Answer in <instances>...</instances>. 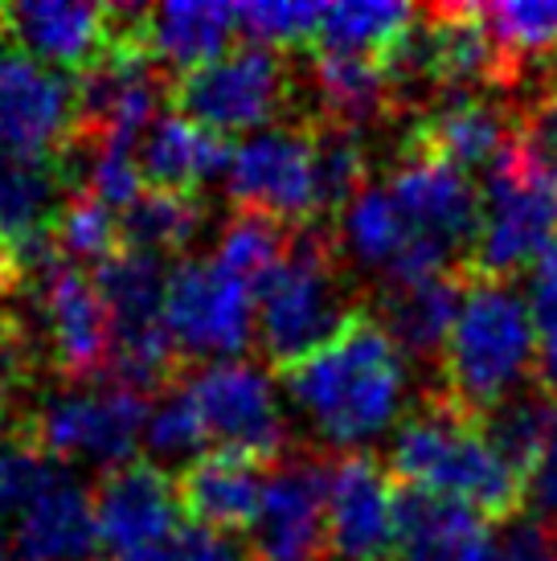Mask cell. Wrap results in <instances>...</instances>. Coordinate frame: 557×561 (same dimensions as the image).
<instances>
[{
	"instance_id": "1",
	"label": "cell",
	"mask_w": 557,
	"mask_h": 561,
	"mask_svg": "<svg viewBox=\"0 0 557 561\" xmlns=\"http://www.w3.org/2000/svg\"><path fill=\"white\" fill-rule=\"evenodd\" d=\"M283 386L311 435L341 455L365 451L410 414V360L370 308L356 312L337 341L287 369Z\"/></svg>"
},
{
	"instance_id": "2",
	"label": "cell",
	"mask_w": 557,
	"mask_h": 561,
	"mask_svg": "<svg viewBox=\"0 0 557 561\" xmlns=\"http://www.w3.org/2000/svg\"><path fill=\"white\" fill-rule=\"evenodd\" d=\"M389 471L402 488L467 504L500 525L521 516L525 504V476L496 451L480 419L451 405L443 393L414 405L394 431Z\"/></svg>"
},
{
	"instance_id": "3",
	"label": "cell",
	"mask_w": 557,
	"mask_h": 561,
	"mask_svg": "<svg viewBox=\"0 0 557 561\" xmlns=\"http://www.w3.org/2000/svg\"><path fill=\"white\" fill-rule=\"evenodd\" d=\"M443 398L471 419L492 414L496 405L521 393L537 374V336L528 299L509 279L467 275V291L439 357Z\"/></svg>"
},
{
	"instance_id": "4",
	"label": "cell",
	"mask_w": 557,
	"mask_h": 561,
	"mask_svg": "<svg viewBox=\"0 0 557 561\" xmlns=\"http://www.w3.org/2000/svg\"><path fill=\"white\" fill-rule=\"evenodd\" d=\"M259 304V344L275 369H295L299 360L320 353L328 341L341 336V328L361 308L349 304L337 242L320 234V226H304L292 234L287 259L254 287Z\"/></svg>"
},
{
	"instance_id": "5",
	"label": "cell",
	"mask_w": 557,
	"mask_h": 561,
	"mask_svg": "<svg viewBox=\"0 0 557 561\" xmlns=\"http://www.w3.org/2000/svg\"><path fill=\"white\" fill-rule=\"evenodd\" d=\"M484 221L464 275L476 279H512L516 271L557 247V181L542 172L521 140L484 176Z\"/></svg>"
},
{
	"instance_id": "6",
	"label": "cell",
	"mask_w": 557,
	"mask_h": 561,
	"mask_svg": "<svg viewBox=\"0 0 557 561\" xmlns=\"http://www.w3.org/2000/svg\"><path fill=\"white\" fill-rule=\"evenodd\" d=\"M295 91L292 66L271 46H242L226 49L214 62L189 70L172 79V107L193 124L209 127L217 136H254L263 127H275V115L287 111V99Z\"/></svg>"
},
{
	"instance_id": "7",
	"label": "cell",
	"mask_w": 557,
	"mask_h": 561,
	"mask_svg": "<svg viewBox=\"0 0 557 561\" xmlns=\"http://www.w3.org/2000/svg\"><path fill=\"white\" fill-rule=\"evenodd\" d=\"M148 398L127 386L103 381V386H78V390L54 393L33 414L30 438L58 463H87L103 468V476L115 468L136 463V451L144 447L148 426Z\"/></svg>"
},
{
	"instance_id": "8",
	"label": "cell",
	"mask_w": 557,
	"mask_h": 561,
	"mask_svg": "<svg viewBox=\"0 0 557 561\" xmlns=\"http://www.w3.org/2000/svg\"><path fill=\"white\" fill-rule=\"evenodd\" d=\"M386 188L414 234L422 271L455 275V263L471 259L484 221V193L471 185V176L443 160L402 152Z\"/></svg>"
},
{
	"instance_id": "9",
	"label": "cell",
	"mask_w": 557,
	"mask_h": 561,
	"mask_svg": "<svg viewBox=\"0 0 557 561\" xmlns=\"http://www.w3.org/2000/svg\"><path fill=\"white\" fill-rule=\"evenodd\" d=\"M164 328L181 360H242L259 336V304L254 287L234 279L226 266L209 259H181L169 271L164 291Z\"/></svg>"
},
{
	"instance_id": "10",
	"label": "cell",
	"mask_w": 557,
	"mask_h": 561,
	"mask_svg": "<svg viewBox=\"0 0 557 561\" xmlns=\"http://www.w3.org/2000/svg\"><path fill=\"white\" fill-rule=\"evenodd\" d=\"M181 381L202 410V422L209 431V443H217V451L247 455L266 468L287 459L292 451L287 414L263 365L217 360V365H197Z\"/></svg>"
},
{
	"instance_id": "11",
	"label": "cell",
	"mask_w": 557,
	"mask_h": 561,
	"mask_svg": "<svg viewBox=\"0 0 557 561\" xmlns=\"http://www.w3.org/2000/svg\"><path fill=\"white\" fill-rule=\"evenodd\" d=\"M226 188L238 209L266 214L292 226H320L316 218V169L311 124H275L234 148Z\"/></svg>"
},
{
	"instance_id": "12",
	"label": "cell",
	"mask_w": 557,
	"mask_h": 561,
	"mask_svg": "<svg viewBox=\"0 0 557 561\" xmlns=\"http://www.w3.org/2000/svg\"><path fill=\"white\" fill-rule=\"evenodd\" d=\"M398 480L373 455H337L328 463V549L337 561L398 558Z\"/></svg>"
},
{
	"instance_id": "13",
	"label": "cell",
	"mask_w": 557,
	"mask_h": 561,
	"mask_svg": "<svg viewBox=\"0 0 557 561\" xmlns=\"http://www.w3.org/2000/svg\"><path fill=\"white\" fill-rule=\"evenodd\" d=\"M78 136L75 82L0 46V152L58 160Z\"/></svg>"
},
{
	"instance_id": "14",
	"label": "cell",
	"mask_w": 557,
	"mask_h": 561,
	"mask_svg": "<svg viewBox=\"0 0 557 561\" xmlns=\"http://www.w3.org/2000/svg\"><path fill=\"white\" fill-rule=\"evenodd\" d=\"M254 561H320L328 549V463L287 455L271 468L263 513L250 529Z\"/></svg>"
},
{
	"instance_id": "15",
	"label": "cell",
	"mask_w": 557,
	"mask_h": 561,
	"mask_svg": "<svg viewBox=\"0 0 557 561\" xmlns=\"http://www.w3.org/2000/svg\"><path fill=\"white\" fill-rule=\"evenodd\" d=\"M521 136V124L512 119L504 103L488 99L484 91H451L439 94L431 107L418 115V124L406 131L402 152L443 160L459 172H488L512 152Z\"/></svg>"
},
{
	"instance_id": "16",
	"label": "cell",
	"mask_w": 557,
	"mask_h": 561,
	"mask_svg": "<svg viewBox=\"0 0 557 561\" xmlns=\"http://www.w3.org/2000/svg\"><path fill=\"white\" fill-rule=\"evenodd\" d=\"M33 287L42 304V328H46L54 369L75 386H87L99 374H107L111 320L94 287V275L58 259Z\"/></svg>"
},
{
	"instance_id": "17",
	"label": "cell",
	"mask_w": 557,
	"mask_h": 561,
	"mask_svg": "<svg viewBox=\"0 0 557 561\" xmlns=\"http://www.w3.org/2000/svg\"><path fill=\"white\" fill-rule=\"evenodd\" d=\"M94 516H99L103 553L111 561L139 558L185 525L177 476L148 459L107 471L94 488Z\"/></svg>"
},
{
	"instance_id": "18",
	"label": "cell",
	"mask_w": 557,
	"mask_h": 561,
	"mask_svg": "<svg viewBox=\"0 0 557 561\" xmlns=\"http://www.w3.org/2000/svg\"><path fill=\"white\" fill-rule=\"evenodd\" d=\"M0 37L49 70H87L120 37V9L78 0H16L0 4Z\"/></svg>"
},
{
	"instance_id": "19",
	"label": "cell",
	"mask_w": 557,
	"mask_h": 561,
	"mask_svg": "<svg viewBox=\"0 0 557 561\" xmlns=\"http://www.w3.org/2000/svg\"><path fill=\"white\" fill-rule=\"evenodd\" d=\"M271 468L234 451H205L177 476V496L193 525L217 533H247L263 513Z\"/></svg>"
},
{
	"instance_id": "20",
	"label": "cell",
	"mask_w": 557,
	"mask_h": 561,
	"mask_svg": "<svg viewBox=\"0 0 557 561\" xmlns=\"http://www.w3.org/2000/svg\"><path fill=\"white\" fill-rule=\"evenodd\" d=\"M99 549L94 492L70 468L16 516L13 553L21 561H94Z\"/></svg>"
},
{
	"instance_id": "21",
	"label": "cell",
	"mask_w": 557,
	"mask_h": 561,
	"mask_svg": "<svg viewBox=\"0 0 557 561\" xmlns=\"http://www.w3.org/2000/svg\"><path fill=\"white\" fill-rule=\"evenodd\" d=\"M467 275H431L414 283H382L370 316L386 328L406 360H439L455 328Z\"/></svg>"
},
{
	"instance_id": "22",
	"label": "cell",
	"mask_w": 557,
	"mask_h": 561,
	"mask_svg": "<svg viewBox=\"0 0 557 561\" xmlns=\"http://www.w3.org/2000/svg\"><path fill=\"white\" fill-rule=\"evenodd\" d=\"M337 247L353 259V266L377 271L382 283H414L431 279L418 263L414 234L406 226L398 202L386 185H365L337 218Z\"/></svg>"
},
{
	"instance_id": "23",
	"label": "cell",
	"mask_w": 557,
	"mask_h": 561,
	"mask_svg": "<svg viewBox=\"0 0 557 561\" xmlns=\"http://www.w3.org/2000/svg\"><path fill=\"white\" fill-rule=\"evenodd\" d=\"M136 160L144 185L164 193H197L209 181L230 176L234 144L209 127L193 124L185 115H160L144 140L136 144Z\"/></svg>"
},
{
	"instance_id": "24",
	"label": "cell",
	"mask_w": 557,
	"mask_h": 561,
	"mask_svg": "<svg viewBox=\"0 0 557 561\" xmlns=\"http://www.w3.org/2000/svg\"><path fill=\"white\" fill-rule=\"evenodd\" d=\"M139 37L152 62H164L181 79L197 66L221 58L242 37L238 4L221 0H181V4H156L144 9Z\"/></svg>"
},
{
	"instance_id": "25",
	"label": "cell",
	"mask_w": 557,
	"mask_h": 561,
	"mask_svg": "<svg viewBox=\"0 0 557 561\" xmlns=\"http://www.w3.org/2000/svg\"><path fill=\"white\" fill-rule=\"evenodd\" d=\"M496 525L467 504L402 488L398 504V558L394 561H484Z\"/></svg>"
},
{
	"instance_id": "26",
	"label": "cell",
	"mask_w": 557,
	"mask_h": 561,
	"mask_svg": "<svg viewBox=\"0 0 557 561\" xmlns=\"http://www.w3.org/2000/svg\"><path fill=\"white\" fill-rule=\"evenodd\" d=\"M311 94L320 103V119L356 127L365 131L370 124L386 119L394 103V82H389L386 62L377 58H356V54H332V49H311Z\"/></svg>"
},
{
	"instance_id": "27",
	"label": "cell",
	"mask_w": 557,
	"mask_h": 561,
	"mask_svg": "<svg viewBox=\"0 0 557 561\" xmlns=\"http://www.w3.org/2000/svg\"><path fill=\"white\" fill-rule=\"evenodd\" d=\"M62 169L58 160L0 152V238L21 242L42 230H54L62 214Z\"/></svg>"
},
{
	"instance_id": "28",
	"label": "cell",
	"mask_w": 557,
	"mask_h": 561,
	"mask_svg": "<svg viewBox=\"0 0 557 561\" xmlns=\"http://www.w3.org/2000/svg\"><path fill=\"white\" fill-rule=\"evenodd\" d=\"M418 16H422L418 9L398 4V0H386V4H370V0L325 4L311 49H332V54H356V58L386 62L394 46L414 30Z\"/></svg>"
},
{
	"instance_id": "29",
	"label": "cell",
	"mask_w": 557,
	"mask_h": 561,
	"mask_svg": "<svg viewBox=\"0 0 557 561\" xmlns=\"http://www.w3.org/2000/svg\"><path fill=\"white\" fill-rule=\"evenodd\" d=\"M311 169H316V218H341V209L365 188V176H370L365 131L316 119L311 124Z\"/></svg>"
},
{
	"instance_id": "30",
	"label": "cell",
	"mask_w": 557,
	"mask_h": 561,
	"mask_svg": "<svg viewBox=\"0 0 557 561\" xmlns=\"http://www.w3.org/2000/svg\"><path fill=\"white\" fill-rule=\"evenodd\" d=\"M127 250H144L156 259H169L185 250L205 230V205L197 193H164L148 188L127 214H120Z\"/></svg>"
},
{
	"instance_id": "31",
	"label": "cell",
	"mask_w": 557,
	"mask_h": 561,
	"mask_svg": "<svg viewBox=\"0 0 557 561\" xmlns=\"http://www.w3.org/2000/svg\"><path fill=\"white\" fill-rule=\"evenodd\" d=\"M209 447V431L202 422V410L193 402V393L185 390V381H177L160 393L148 410V426H144V451H148V463L172 471L177 476L197 463Z\"/></svg>"
},
{
	"instance_id": "32",
	"label": "cell",
	"mask_w": 557,
	"mask_h": 561,
	"mask_svg": "<svg viewBox=\"0 0 557 561\" xmlns=\"http://www.w3.org/2000/svg\"><path fill=\"white\" fill-rule=\"evenodd\" d=\"M287 250H292V234L283 230V221L238 209L217 234L214 259L230 271L234 279H242L247 287H259L287 259Z\"/></svg>"
},
{
	"instance_id": "33",
	"label": "cell",
	"mask_w": 557,
	"mask_h": 561,
	"mask_svg": "<svg viewBox=\"0 0 557 561\" xmlns=\"http://www.w3.org/2000/svg\"><path fill=\"white\" fill-rule=\"evenodd\" d=\"M484 435L492 438V447L512 468L528 476V468L537 463V455L545 451L549 435L557 431V402L545 398L542 390L537 393H516L504 405H496L492 414L480 419Z\"/></svg>"
},
{
	"instance_id": "34",
	"label": "cell",
	"mask_w": 557,
	"mask_h": 561,
	"mask_svg": "<svg viewBox=\"0 0 557 561\" xmlns=\"http://www.w3.org/2000/svg\"><path fill=\"white\" fill-rule=\"evenodd\" d=\"M484 30L492 33L496 49L504 54L509 70L516 75V62L545 58L557 49V0H500L480 4Z\"/></svg>"
},
{
	"instance_id": "35",
	"label": "cell",
	"mask_w": 557,
	"mask_h": 561,
	"mask_svg": "<svg viewBox=\"0 0 557 561\" xmlns=\"http://www.w3.org/2000/svg\"><path fill=\"white\" fill-rule=\"evenodd\" d=\"M54 242L62 250L66 263L91 266V275L99 266L115 259L124 250V230H120V214H111L107 205H99L87 193H75L62 205V214L54 221Z\"/></svg>"
},
{
	"instance_id": "36",
	"label": "cell",
	"mask_w": 557,
	"mask_h": 561,
	"mask_svg": "<svg viewBox=\"0 0 557 561\" xmlns=\"http://www.w3.org/2000/svg\"><path fill=\"white\" fill-rule=\"evenodd\" d=\"M320 13L325 4H308V0H250V4H238V25L254 46H311L320 30Z\"/></svg>"
},
{
	"instance_id": "37",
	"label": "cell",
	"mask_w": 557,
	"mask_h": 561,
	"mask_svg": "<svg viewBox=\"0 0 557 561\" xmlns=\"http://www.w3.org/2000/svg\"><path fill=\"white\" fill-rule=\"evenodd\" d=\"M62 471L66 463L49 459L33 438H4L0 443V516L16 520Z\"/></svg>"
},
{
	"instance_id": "38",
	"label": "cell",
	"mask_w": 557,
	"mask_h": 561,
	"mask_svg": "<svg viewBox=\"0 0 557 561\" xmlns=\"http://www.w3.org/2000/svg\"><path fill=\"white\" fill-rule=\"evenodd\" d=\"M528 316H533V336H537V390L557 402V247H549L528 266L525 283Z\"/></svg>"
},
{
	"instance_id": "39",
	"label": "cell",
	"mask_w": 557,
	"mask_h": 561,
	"mask_svg": "<svg viewBox=\"0 0 557 561\" xmlns=\"http://www.w3.org/2000/svg\"><path fill=\"white\" fill-rule=\"evenodd\" d=\"M132 561H254V549L234 533H217L185 520L172 537H164L156 549Z\"/></svg>"
},
{
	"instance_id": "40",
	"label": "cell",
	"mask_w": 557,
	"mask_h": 561,
	"mask_svg": "<svg viewBox=\"0 0 557 561\" xmlns=\"http://www.w3.org/2000/svg\"><path fill=\"white\" fill-rule=\"evenodd\" d=\"M516 124H521L516 140L528 152V160L557 181V79L545 82L525 115H516Z\"/></svg>"
},
{
	"instance_id": "41",
	"label": "cell",
	"mask_w": 557,
	"mask_h": 561,
	"mask_svg": "<svg viewBox=\"0 0 557 561\" xmlns=\"http://www.w3.org/2000/svg\"><path fill=\"white\" fill-rule=\"evenodd\" d=\"M484 561H557V533L537 516H512L496 525L492 549Z\"/></svg>"
},
{
	"instance_id": "42",
	"label": "cell",
	"mask_w": 557,
	"mask_h": 561,
	"mask_svg": "<svg viewBox=\"0 0 557 561\" xmlns=\"http://www.w3.org/2000/svg\"><path fill=\"white\" fill-rule=\"evenodd\" d=\"M33 374V344L30 332L13 316H0V402L13 398Z\"/></svg>"
},
{
	"instance_id": "43",
	"label": "cell",
	"mask_w": 557,
	"mask_h": 561,
	"mask_svg": "<svg viewBox=\"0 0 557 561\" xmlns=\"http://www.w3.org/2000/svg\"><path fill=\"white\" fill-rule=\"evenodd\" d=\"M0 287H16L13 242H4V238H0Z\"/></svg>"
},
{
	"instance_id": "44",
	"label": "cell",
	"mask_w": 557,
	"mask_h": 561,
	"mask_svg": "<svg viewBox=\"0 0 557 561\" xmlns=\"http://www.w3.org/2000/svg\"><path fill=\"white\" fill-rule=\"evenodd\" d=\"M0 561H9V537L0 533Z\"/></svg>"
},
{
	"instance_id": "45",
	"label": "cell",
	"mask_w": 557,
	"mask_h": 561,
	"mask_svg": "<svg viewBox=\"0 0 557 561\" xmlns=\"http://www.w3.org/2000/svg\"><path fill=\"white\" fill-rule=\"evenodd\" d=\"M0 443H4V438H0Z\"/></svg>"
}]
</instances>
